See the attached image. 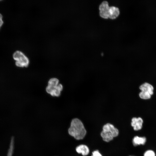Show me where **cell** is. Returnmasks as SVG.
<instances>
[{"label": "cell", "mask_w": 156, "mask_h": 156, "mask_svg": "<svg viewBox=\"0 0 156 156\" xmlns=\"http://www.w3.org/2000/svg\"><path fill=\"white\" fill-rule=\"evenodd\" d=\"M77 152L79 153H81L83 156L87 155L89 152L88 147L85 145H80L77 147L76 148Z\"/></svg>", "instance_id": "cell-9"}, {"label": "cell", "mask_w": 156, "mask_h": 156, "mask_svg": "<svg viewBox=\"0 0 156 156\" xmlns=\"http://www.w3.org/2000/svg\"><path fill=\"white\" fill-rule=\"evenodd\" d=\"M144 156H155V154L153 151L149 150L145 152Z\"/></svg>", "instance_id": "cell-11"}, {"label": "cell", "mask_w": 156, "mask_h": 156, "mask_svg": "<svg viewBox=\"0 0 156 156\" xmlns=\"http://www.w3.org/2000/svg\"><path fill=\"white\" fill-rule=\"evenodd\" d=\"M120 11L118 8L115 6L110 7L109 18L112 19H114L119 15Z\"/></svg>", "instance_id": "cell-8"}, {"label": "cell", "mask_w": 156, "mask_h": 156, "mask_svg": "<svg viewBox=\"0 0 156 156\" xmlns=\"http://www.w3.org/2000/svg\"><path fill=\"white\" fill-rule=\"evenodd\" d=\"M110 7L106 1H103L100 5L99 9L100 16L105 19L109 18Z\"/></svg>", "instance_id": "cell-6"}, {"label": "cell", "mask_w": 156, "mask_h": 156, "mask_svg": "<svg viewBox=\"0 0 156 156\" xmlns=\"http://www.w3.org/2000/svg\"><path fill=\"white\" fill-rule=\"evenodd\" d=\"M91 156H102V155L98 150H96L92 152Z\"/></svg>", "instance_id": "cell-12"}, {"label": "cell", "mask_w": 156, "mask_h": 156, "mask_svg": "<svg viewBox=\"0 0 156 156\" xmlns=\"http://www.w3.org/2000/svg\"><path fill=\"white\" fill-rule=\"evenodd\" d=\"M146 142V138L145 137H139L135 136L133 139V143L134 146L140 144L144 145Z\"/></svg>", "instance_id": "cell-10"}, {"label": "cell", "mask_w": 156, "mask_h": 156, "mask_svg": "<svg viewBox=\"0 0 156 156\" xmlns=\"http://www.w3.org/2000/svg\"><path fill=\"white\" fill-rule=\"evenodd\" d=\"M143 120L140 117H134L131 119V125L135 131L141 129L142 127Z\"/></svg>", "instance_id": "cell-7"}, {"label": "cell", "mask_w": 156, "mask_h": 156, "mask_svg": "<svg viewBox=\"0 0 156 156\" xmlns=\"http://www.w3.org/2000/svg\"><path fill=\"white\" fill-rule=\"evenodd\" d=\"M13 57L15 61L16 66L18 67H27L29 65V62L28 58L20 51H15L13 54Z\"/></svg>", "instance_id": "cell-4"}, {"label": "cell", "mask_w": 156, "mask_h": 156, "mask_svg": "<svg viewBox=\"0 0 156 156\" xmlns=\"http://www.w3.org/2000/svg\"></svg>", "instance_id": "cell-14"}, {"label": "cell", "mask_w": 156, "mask_h": 156, "mask_svg": "<svg viewBox=\"0 0 156 156\" xmlns=\"http://www.w3.org/2000/svg\"><path fill=\"white\" fill-rule=\"evenodd\" d=\"M62 84L59 83V80L55 78L50 79L48 81L46 90L47 92L53 96H59L63 90Z\"/></svg>", "instance_id": "cell-3"}, {"label": "cell", "mask_w": 156, "mask_h": 156, "mask_svg": "<svg viewBox=\"0 0 156 156\" xmlns=\"http://www.w3.org/2000/svg\"><path fill=\"white\" fill-rule=\"evenodd\" d=\"M68 131L69 134L77 140L83 139L86 133L83 123L77 118L72 120Z\"/></svg>", "instance_id": "cell-1"}, {"label": "cell", "mask_w": 156, "mask_h": 156, "mask_svg": "<svg viewBox=\"0 0 156 156\" xmlns=\"http://www.w3.org/2000/svg\"><path fill=\"white\" fill-rule=\"evenodd\" d=\"M141 92L139 94L140 97L142 99H150L153 94L154 88L151 84L145 83L140 87Z\"/></svg>", "instance_id": "cell-5"}, {"label": "cell", "mask_w": 156, "mask_h": 156, "mask_svg": "<svg viewBox=\"0 0 156 156\" xmlns=\"http://www.w3.org/2000/svg\"><path fill=\"white\" fill-rule=\"evenodd\" d=\"M3 16L0 13V29L3 23V22L2 20Z\"/></svg>", "instance_id": "cell-13"}, {"label": "cell", "mask_w": 156, "mask_h": 156, "mask_svg": "<svg viewBox=\"0 0 156 156\" xmlns=\"http://www.w3.org/2000/svg\"><path fill=\"white\" fill-rule=\"evenodd\" d=\"M118 134V129L113 125L108 123L103 126L101 135L104 141L108 142L117 136Z\"/></svg>", "instance_id": "cell-2"}]
</instances>
